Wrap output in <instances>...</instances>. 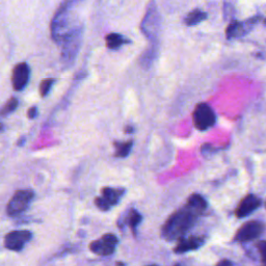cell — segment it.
Listing matches in <instances>:
<instances>
[{
    "label": "cell",
    "instance_id": "24",
    "mask_svg": "<svg viewBox=\"0 0 266 266\" xmlns=\"http://www.w3.org/2000/svg\"><path fill=\"white\" fill-rule=\"evenodd\" d=\"M217 266H234V264L230 260H222L217 264Z\"/></svg>",
    "mask_w": 266,
    "mask_h": 266
},
{
    "label": "cell",
    "instance_id": "32",
    "mask_svg": "<svg viewBox=\"0 0 266 266\" xmlns=\"http://www.w3.org/2000/svg\"><path fill=\"white\" fill-rule=\"evenodd\" d=\"M265 207H266V203H265Z\"/></svg>",
    "mask_w": 266,
    "mask_h": 266
},
{
    "label": "cell",
    "instance_id": "10",
    "mask_svg": "<svg viewBox=\"0 0 266 266\" xmlns=\"http://www.w3.org/2000/svg\"><path fill=\"white\" fill-rule=\"evenodd\" d=\"M261 16H255L251 18V19H247L243 22H238L236 20L232 21L227 27L226 30L227 38L230 40V39L243 37V35L249 33L255 27V25L259 22Z\"/></svg>",
    "mask_w": 266,
    "mask_h": 266
},
{
    "label": "cell",
    "instance_id": "22",
    "mask_svg": "<svg viewBox=\"0 0 266 266\" xmlns=\"http://www.w3.org/2000/svg\"><path fill=\"white\" fill-rule=\"evenodd\" d=\"M257 247H258V251L260 253V256H261V259H262V262H266V241L263 240V241H259L257 243Z\"/></svg>",
    "mask_w": 266,
    "mask_h": 266
},
{
    "label": "cell",
    "instance_id": "14",
    "mask_svg": "<svg viewBox=\"0 0 266 266\" xmlns=\"http://www.w3.org/2000/svg\"><path fill=\"white\" fill-rule=\"evenodd\" d=\"M204 243V240L201 237H188V238H181L175 247L174 252L176 254H184L190 251H196Z\"/></svg>",
    "mask_w": 266,
    "mask_h": 266
},
{
    "label": "cell",
    "instance_id": "15",
    "mask_svg": "<svg viewBox=\"0 0 266 266\" xmlns=\"http://www.w3.org/2000/svg\"><path fill=\"white\" fill-rule=\"evenodd\" d=\"M158 55V44H152L139 58V65L141 68L148 70L152 67Z\"/></svg>",
    "mask_w": 266,
    "mask_h": 266
},
{
    "label": "cell",
    "instance_id": "17",
    "mask_svg": "<svg viewBox=\"0 0 266 266\" xmlns=\"http://www.w3.org/2000/svg\"><path fill=\"white\" fill-rule=\"evenodd\" d=\"M207 18V14L199 9H196L191 11L184 19V23L187 25V26H194L197 25L201 22H203L204 20H206Z\"/></svg>",
    "mask_w": 266,
    "mask_h": 266
},
{
    "label": "cell",
    "instance_id": "9",
    "mask_svg": "<svg viewBox=\"0 0 266 266\" xmlns=\"http://www.w3.org/2000/svg\"><path fill=\"white\" fill-rule=\"evenodd\" d=\"M32 233L28 230H18L8 233L5 237V246L13 252H20L31 240Z\"/></svg>",
    "mask_w": 266,
    "mask_h": 266
},
{
    "label": "cell",
    "instance_id": "21",
    "mask_svg": "<svg viewBox=\"0 0 266 266\" xmlns=\"http://www.w3.org/2000/svg\"><path fill=\"white\" fill-rule=\"evenodd\" d=\"M56 82V79L53 78H47V79H44L41 84H40V94L42 97H46L52 88V85L55 84Z\"/></svg>",
    "mask_w": 266,
    "mask_h": 266
},
{
    "label": "cell",
    "instance_id": "25",
    "mask_svg": "<svg viewBox=\"0 0 266 266\" xmlns=\"http://www.w3.org/2000/svg\"><path fill=\"white\" fill-rule=\"evenodd\" d=\"M134 131H135V129H134V127L131 126V125H128V126L125 127V133H126V134H132Z\"/></svg>",
    "mask_w": 266,
    "mask_h": 266
},
{
    "label": "cell",
    "instance_id": "13",
    "mask_svg": "<svg viewBox=\"0 0 266 266\" xmlns=\"http://www.w3.org/2000/svg\"><path fill=\"white\" fill-rule=\"evenodd\" d=\"M261 206V200L257 198L254 194H247L246 197H244L240 203L238 204L235 216L238 219L245 218L247 216L252 215L255 210H257Z\"/></svg>",
    "mask_w": 266,
    "mask_h": 266
},
{
    "label": "cell",
    "instance_id": "6",
    "mask_svg": "<svg viewBox=\"0 0 266 266\" xmlns=\"http://www.w3.org/2000/svg\"><path fill=\"white\" fill-rule=\"evenodd\" d=\"M194 126L199 130L205 131L215 126L217 122V116L210 106L206 103L198 104L192 115Z\"/></svg>",
    "mask_w": 266,
    "mask_h": 266
},
{
    "label": "cell",
    "instance_id": "28",
    "mask_svg": "<svg viewBox=\"0 0 266 266\" xmlns=\"http://www.w3.org/2000/svg\"><path fill=\"white\" fill-rule=\"evenodd\" d=\"M124 265H125V264L122 263V262H121V263H120V262H118V263H117V266H124Z\"/></svg>",
    "mask_w": 266,
    "mask_h": 266
},
{
    "label": "cell",
    "instance_id": "4",
    "mask_svg": "<svg viewBox=\"0 0 266 266\" xmlns=\"http://www.w3.org/2000/svg\"><path fill=\"white\" fill-rule=\"evenodd\" d=\"M162 27V18L154 0L148 5L146 14L140 23V30L145 37L152 43L158 44V37Z\"/></svg>",
    "mask_w": 266,
    "mask_h": 266
},
{
    "label": "cell",
    "instance_id": "31",
    "mask_svg": "<svg viewBox=\"0 0 266 266\" xmlns=\"http://www.w3.org/2000/svg\"><path fill=\"white\" fill-rule=\"evenodd\" d=\"M264 23H265V24H266V19H265V20H264Z\"/></svg>",
    "mask_w": 266,
    "mask_h": 266
},
{
    "label": "cell",
    "instance_id": "30",
    "mask_svg": "<svg viewBox=\"0 0 266 266\" xmlns=\"http://www.w3.org/2000/svg\"><path fill=\"white\" fill-rule=\"evenodd\" d=\"M263 266H266V262H264V263H263Z\"/></svg>",
    "mask_w": 266,
    "mask_h": 266
},
{
    "label": "cell",
    "instance_id": "26",
    "mask_svg": "<svg viewBox=\"0 0 266 266\" xmlns=\"http://www.w3.org/2000/svg\"><path fill=\"white\" fill-rule=\"evenodd\" d=\"M4 130H5V125L2 122H0V133L4 132Z\"/></svg>",
    "mask_w": 266,
    "mask_h": 266
},
{
    "label": "cell",
    "instance_id": "11",
    "mask_svg": "<svg viewBox=\"0 0 266 266\" xmlns=\"http://www.w3.org/2000/svg\"><path fill=\"white\" fill-rule=\"evenodd\" d=\"M264 226L261 222L251 221L243 224L236 232L234 237L235 241L239 242H247L257 239L263 232Z\"/></svg>",
    "mask_w": 266,
    "mask_h": 266
},
{
    "label": "cell",
    "instance_id": "1",
    "mask_svg": "<svg viewBox=\"0 0 266 266\" xmlns=\"http://www.w3.org/2000/svg\"><path fill=\"white\" fill-rule=\"evenodd\" d=\"M207 209V202L200 194L189 197L184 207L177 210L162 229V236L169 241L180 240L196 224L198 218Z\"/></svg>",
    "mask_w": 266,
    "mask_h": 266
},
{
    "label": "cell",
    "instance_id": "27",
    "mask_svg": "<svg viewBox=\"0 0 266 266\" xmlns=\"http://www.w3.org/2000/svg\"><path fill=\"white\" fill-rule=\"evenodd\" d=\"M24 141H25V138L23 137L22 139H20V140H19V143H18V146H21V145H23V144H24Z\"/></svg>",
    "mask_w": 266,
    "mask_h": 266
},
{
    "label": "cell",
    "instance_id": "23",
    "mask_svg": "<svg viewBox=\"0 0 266 266\" xmlns=\"http://www.w3.org/2000/svg\"><path fill=\"white\" fill-rule=\"evenodd\" d=\"M27 117L31 120L35 119L38 117V108H35V106H32V108H30L28 110V114H27Z\"/></svg>",
    "mask_w": 266,
    "mask_h": 266
},
{
    "label": "cell",
    "instance_id": "3",
    "mask_svg": "<svg viewBox=\"0 0 266 266\" xmlns=\"http://www.w3.org/2000/svg\"><path fill=\"white\" fill-rule=\"evenodd\" d=\"M83 39V27L76 26L70 29L62 41V63L66 67H71L78 55Z\"/></svg>",
    "mask_w": 266,
    "mask_h": 266
},
{
    "label": "cell",
    "instance_id": "7",
    "mask_svg": "<svg viewBox=\"0 0 266 266\" xmlns=\"http://www.w3.org/2000/svg\"><path fill=\"white\" fill-rule=\"evenodd\" d=\"M124 193H125L124 188L104 187L102 188V196L95 199V204L100 210L109 211L112 207L117 206L121 202Z\"/></svg>",
    "mask_w": 266,
    "mask_h": 266
},
{
    "label": "cell",
    "instance_id": "16",
    "mask_svg": "<svg viewBox=\"0 0 266 266\" xmlns=\"http://www.w3.org/2000/svg\"><path fill=\"white\" fill-rule=\"evenodd\" d=\"M105 43L108 48L112 50H117L123 45L130 44L131 41L120 33H110L105 37Z\"/></svg>",
    "mask_w": 266,
    "mask_h": 266
},
{
    "label": "cell",
    "instance_id": "8",
    "mask_svg": "<svg viewBox=\"0 0 266 266\" xmlns=\"http://www.w3.org/2000/svg\"><path fill=\"white\" fill-rule=\"evenodd\" d=\"M119 244V238L112 233L103 235L101 238L90 243V250L98 256H110L115 253Z\"/></svg>",
    "mask_w": 266,
    "mask_h": 266
},
{
    "label": "cell",
    "instance_id": "20",
    "mask_svg": "<svg viewBox=\"0 0 266 266\" xmlns=\"http://www.w3.org/2000/svg\"><path fill=\"white\" fill-rule=\"evenodd\" d=\"M18 105H19V100H18L17 98L13 97L11 98L5 105H4V108L0 110V116H3V117H6V116H9L11 115L12 113H14L17 108H18Z\"/></svg>",
    "mask_w": 266,
    "mask_h": 266
},
{
    "label": "cell",
    "instance_id": "2",
    "mask_svg": "<svg viewBox=\"0 0 266 266\" xmlns=\"http://www.w3.org/2000/svg\"><path fill=\"white\" fill-rule=\"evenodd\" d=\"M80 3V0H64L58 11L56 12L53 19L51 21V38L52 40L61 44L66 33L70 30L68 28L70 12L72 11L76 4Z\"/></svg>",
    "mask_w": 266,
    "mask_h": 266
},
{
    "label": "cell",
    "instance_id": "19",
    "mask_svg": "<svg viewBox=\"0 0 266 266\" xmlns=\"http://www.w3.org/2000/svg\"><path fill=\"white\" fill-rule=\"evenodd\" d=\"M141 221H143V217H141V215L136 209H131L129 211V214L126 218V224L131 229L133 235L136 234V228L141 223Z\"/></svg>",
    "mask_w": 266,
    "mask_h": 266
},
{
    "label": "cell",
    "instance_id": "12",
    "mask_svg": "<svg viewBox=\"0 0 266 266\" xmlns=\"http://www.w3.org/2000/svg\"><path fill=\"white\" fill-rule=\"evenodd\" d=\"M30 68L26 63H20L15 66L12 73V84L17 92L23 91L29 83Z\"/></svg>",
    "mask_w": 266,
    "mask_h": 266
},
{
    "label": "cell",
    "instance_id": "18",
    "mask_svg": "<svg viewBox=\"0 0 266 266\" xmlns=\"http://www.w3.org/2000/svg\"><path fill=\"white\" fill-rule=\"evenodd\" d=\"M115 156L118 158H125L127 157L131 149L133 147V140H128V141H115Z\"/></svg>",
    "mask_w": 266,
    "mask_h": 266
},
{
    "label": "cell",
    "instance_id": "29",
    "mask_svg": "<svg viewBox=\"0 0 266 266\" xmlns=\"http://www.w3.org/2000/svg\"><path fill=\"white\" fill-rule=\"evenodd\" d=\"M148 266H158V265H155V264H153V265H148Z\"/></svg>",
    "mask_w": 266,
    "mask_h": 266
},
{
    "label": "cell",
    "instance_id": "5",
    "mask_svg": "<svg viewBox=\"0 0 266 266\" xmlns=\"http://www.w3.org/2000/svg\"><path fill=\"white\" fill-rule=\"evenodd\" d=\"M34 198V192L30 189H22L15 192L7 206V214L10 217H17L29 207Z\"/></svg>",
    "mask_w": 266,
    "mask_h": 266
}]
</instances>
